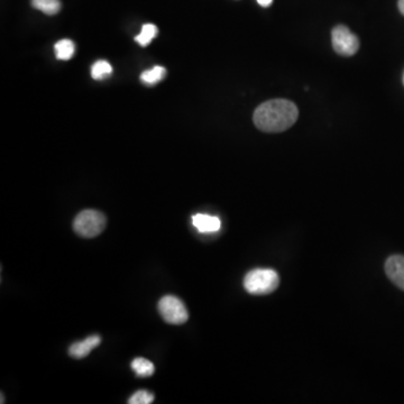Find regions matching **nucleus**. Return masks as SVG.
<instances>
[{"label":"nucleus","mask_w":404,"mask_h":404,"mask_svg":"<svg viewBox=\"0 0 404 404\" xmlns=\"http://www.w3.org/2000/svg\"><path fill=\"white\" fill-rule=\"evenodd\" d=\"M298 107L290 100L273 99L256 108L253 120L256 127L265 133H281L296 124Z\"/></svg>","instance_id":"obj_1"},{"label":"nucleus","mask_w":404,"mask_h":404,"mask_svg":"<svg viewBox=\"0 0 404 404\" xmlns=\"http://www.w3.org/2000/svg\"><path fill=\"white\" fill-rule=\"evenodd\" d=\"M279 283V275L275 270L256 269L247 273L244 279V288L254 296H264L277 290Z\"/></svg>","instance_id":"obj_2"},{"label":"nucleus","mask_w":404,"mask_h":404,"mask_svg":"<svg viewBox=\"0 0 404 404\" xmlns=\"http://www.w3.org/2000/svg\"><path fill=\"white\" fill-rule=\"evenodd\" d=\"M106 217L98 210H83L76 216L74 221V229L76 235L83 238H93L100 235L106 228Z\"/></svg>","instance_id":"obj_3"},{"label":"nucleus","mask_w":404,"mask_h":404,"mask_svg":"<svg viewBox=\"0 0 404 404\" xmlns=\"http://www.w3.org/2000/svg\"><path fill=\"white\" fill-rule=\"evenodd\" d=\"M158 312L163 321L170 325H182L187 323L189 313L185 304L174 296H166L158 302Z\"/></svg>","instance_id":"obj_4"},{"label":"nucleus","mask_w":404,"mask_h":404,"mask_svg":"<svg viewBox=\"0 0 404 404\" xmlns=\"http://www.w3.org/2000/svg\"><path fill=\"white\" fill-rule=\"evenodd\" d=\"M331 42L335 52L342 57H353L359 49V40L344 25H338L331 32Z\"/></svg>","instance_id":"obj_5"},{"label":"nucleus","mask_w":404,"mask_h":404,"mask_svg":"<svg viewBox=\"0 0 404 404\" xmlns=\"http://www.w3.org/2000/svg\"><path fill=\"white\" fill-rule=\"evenodd\" d=\"M386 272L388 279L404 290V256L393 255L388 258L386 263Z\"/></svg>","instance_id":"obj_6"},{"label":"nucleus","mask_w":404,"mask_h":404,"mask_svg":"<svg viewBox=\"0 0 404 404\" xmlns=\"http://www.w3.org/2000/svg\"><path fill=\"white\" fill-rule=\"evenodd\" d=\"M100 337L93 335V336L88 337L82 342H74L69 350V354H70L71 357L76 358V359L87 357L96 347L100 345Z\"/></svg>","instance_id":"obj_7"},{"label":"nucleus","mask_w":404,"mask_h":404,"mask_svg":"<svg viewBox=\"0 0 404 404\" xmlns=\"http://www.w3.org/2000/svg\"><path fill=\"white\" fill-rule=\"evenodd\" d=\"M192 225L200 233H216L221 228V220L216 216L206 214H197L192 217Z\"/></svg>","instance_id":"obj_8"},{"label":"nucleus","mask_w":404,"mask_h":404,"mask_svg":"<svg viewBox=\"0 0 404 404\" xmlns=\"http://www.w3.org/2000/svg\"><path fill=\"white\" fill-rule=\"evenodd\" d=\"M132 369L139 377H149L154 374L155 367L146 358L137 357L132 362Z\"/></svg>","instance_id":"obj_9"},{"label":"nucleus","mask_w":404,"mask_h":404,"mask_svg":"<svg viewBox=\"0 0 404 404\" xmlns=\"http://www.w3.org/2000/svg\"><path fill=\"white\" fill-rule=\"evenodd\" d=\"M54 51L59 60L68 61L74 57L76 47H74V42L65 38V40H61L55 44Z\"/></svg>","instance_id":"obj_10"},{"label":"nucleus","mask_w":404,"mask_h":404,"mask_svg":"<svg viewBox=\"0 0 404 404\" xmlns=\"http://www.w3.org/2000/svg\"><path fill=\"white\" fill-rule=\"evenodd\" d=\"M32 6L47 15H55L61 11L60 0H32Z\"/></svg>","instance_id":"obj_11"},{"label":"nucleus","mask_w":404,"mask_h":404,"mask_svg":"<svg viewBox=\"0 0 404 404\" xmlns=\"http://www.w3.org/2000/svg\"><path fill=\"white\" fill-rule=\"evenodd\" d=\"M166 76V69L161 65H156L152 70L145 71L141 76L142 81L146 84H155L164 79Z\"/></svg>","instance_id":"obj_12"},{"label":"nucleus","mask_w":404,"mask_h":404,"mask_svg":"<svg viewBox=\"0 0 404 404\" xmlns=\"http://www.w3.org/2000/svg\"><path fill=\"white\" fill-rule=\"evenodd\" d=\"M158 30L155 25L145 24L142 28V32L139 35L136 36L135 41L141 45V47H147L153 38L158 35Z\"/></svg>","instance_id":"obj_13"},{"label":"nucleus","mask_w":404,"mask_h":404,"mask_svg":"<svg viewBox=\"0 0 404 404\" xmlns=\"http://www.w3.org/2000/svg\"><path fill=\"white\" fill-rule=\"evenodd\" d=\"M112 74V67L107 61H97L91 68V76L95 80L106 79Z\"/></svg>","instance_id":"obj_14"},{"label":"nucleus","mask_w":404,"mask_h":404,"mask_svg":"<svg viewBox=\"0 0 404 404\" xmlns=\"http://www.w3.org/2000/svg\"><path fill=\"white\" fill-rule=\"evenodd\" d=\"M154 401V396L149 391H137L133 396H130L128 403L130 404H151Z\"/></svg>","instance_id":"obj_15"},{"label":"nucleus","mask_w":404,"mask_h":404,"mask_svg":"<svg viewBox=\"0 0 404 404\" xmlns=\"http://www.w3.org/2000/svg\"><path fill=\"white\" fill-rule=\"evenodd\" d=\"M258 3L260 4L262 7H269L273 3V0H258Z\"/></svg>","instance_id":"obj_16"},{"label":"nucleus","mask_w":404,"mask_h":404,"mask_svg":"<svg viewBox=\"0 0 404 404\" xmlns=\"http://www.w3.org/2000/svg\"><path fill=\"white\" fill-rule=\"evenodd\" d=\"M398 7H399L400 13L404 16V0H399L398 3Z\"/></svg>","instance_id":"obj_17"},{"label":"nucleus","mask_w":404,"mask_h":404,"mask_svg":"<svg viewBox=\"0 0 404 404\" xmlns=\"http://www.w3.org/2000/svg\"><path fill=\"white\" fill-rule=\"evenodd\" d=\"M402 81H403V84H404V74H403V78H402Z\"/></svg>","instance_id":"obj_18"}]
</instances>
